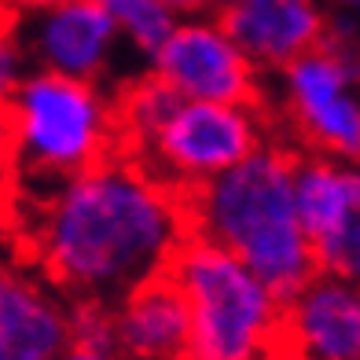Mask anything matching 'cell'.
<instances>
[{"label": "cell", "instance_id": "cell-1", "mask_svg": "<svg viewBox=\"0 0 360 360\" xmlns=\"http://www.w3.org/2000/svg\"><path fill=\"white\" fill-rule=\"evenodd\" d=\"M188 236L184 195L125 151L26 202L34 272L67 302H118L166 272Z\"/></svg>", "mask_w": 360, "mask_h": 360}, {"label": "cell", "instance_id": "cell-2", "mask_svg": "<svg viewBox=\"0 0 360 360\" xmlns=\"http://www.w3.org/2000/svg\"><path fill=\"white\" fill-rule=\"evenodd\" d=\"M188 232L250 269L276 298L316 276L294 202V151L269 140L236 169L184 195Z\"/></svg>", "mask_w": 360, "mask_h": 360}, {"label": "cell", "instance_id": "cell-3", "mask_svg": "<svg viewBox=\"0 0 360 360\" xmlns=\"http://www.w3.org/2000/svg\"><path fill=\"white\" fill-rule=\"evenodd\" d=\"M4 118L11 143L8 184L19 188L22 202L125 151L110 85L26 70L4 100Z\"/></svg>", "mask_w": 360, "mask_h": 360}, {"label": "cell", "instance_id": "cell-4", "mask_svg": "<svg viewBox=\"0 0 360 360\" xmlns=\"http://www.w3.org/2000/svg\"><path fill=\"white\" fill-rule=\"evenodd\" d=\"M166 272L188 309L184 360H280L283 298L250 269L188 236Z\"/></svg>", "mask_w": 360, "mask_h": 360}, {"label": "cell", "instance_id": "cell-5", "mask_svg": "<svg viewBox=\"0 0 360 360\" xmlns=\"http://www.w3.org/2000/svg\"><path fill=\"white\" fill-rule=\"evenodd\" d=\"M276 110L298 155L360 162V48L323 41L276 74Z\"/></svg>", "mask_w": 360, "mask_h": 360}, {"label": "cell", "instance_id": "cell-6", "mask_svg": "<svg viewBox=\"0 0 360 360\" xmlns=\"http://www.w3.org/2000/svg\"><path fill=\"white\" fill-rule=\"evenodd\" d=\"M272 140L265 103H184L180 100L162 129L133 158L162 184L188 195L214 176L236 169Z\"/></svg>", "mask_w": 360, "mask_h": 360}, {"label": "cell", "instance_id": "cell-7", "mask_svg": "<svg viewBox=\"0 0 360 360\" xmlns=\"http://www.w3.org/2000/svg\"><path fill=\"white\" fill-rule=\"evenodd\" d=\"M147 70L184 103H261L265 96V74L210 11L180 15Z\"/></svg>", "mask_w": 360, "mask_h": 360}, {"label": "cell", "instance_id": "cell-8", "mask_svg": "<svg viewBox=\"0 0 360 360\" xmlns=\"http://www.w3.org/2000/svg\"><path fill=\"white\" fill-rule=\"evenodd\" d=\"M294 202L316 272L360 287V162L294 151Z\"/></svg>", "mask_w": 360, "mask_h": 360}, {"label": "cell", "instance_id": "cell-9", "mask_svg": "<svg viewBox=\"0 0 360 360\" xmlns=\"http://www.w3.org/2000/svg\"><path fill=\"white\" fill-rule=\"evenodd\" d=\"M26 70L107 85L118 74L122 41L100 0H67L59 8L11 19Z\"/></svg>", "mask_w": 360, "mask_h": 360}, {"label": "cell", "instance_id": "cell-10", "mask_svg": "<svg viewBox=\"0 0 360 360\" xmlns=\"http://www.w3.org/2000/svg\"><path fill=\"white\" fill-rule=\"evenodd\" d=\"M280 360H360V287L316 272L283 298Z\"/></svg>", "mask_w": 360, "mask_h": 360}, {"label": "cell", "instance_id": "cell-11", "mask_svg": "<svg viewBox=\"0 0 360 360\" xmlns=\"http://www.w3.org/2000/svg\"><path fill=\"white\" fill-rule=\"evenodd\" d=\"M217 19L261 74H280L327 41L331 11L323 0H239Z\"/></svg>", "mask_w": 360, "mask_h": 360}, {"label": "cell", "instance_id": "cell-12", "mask_svg": "<svg viewBox=\"0 0 360 360\" xmlns=\"http://www.w3.org/2000/svg\"><path fill=\"white\" fill-rule=\"evenodd\" d=\"M70 349V302L34 269L0 261V360H59Z\"/></svg>", "mask_w": 360, "mask_h": 360}, {"label": "cell", "instance_id": "cell-13", "mask_svg": "<svg viewBox=\"0 0 360 360\" xmlns=\"http://www.w3.org/2000/svg\"><path fill=\"white\" fill-rule=\"evenodd\" d=\"M110 342L125 360H184L188 309L169 272L151 276L110 302Z\"/></svg>", "mask_w": 360, "mask_h": 360}, {"label": "cell", "instance_id": "cell-14", "mask_svg": "<svg viewBox=\"0 0 360 360\" xmlns=\"http://www.w3.org/2000/svg\"><path fill=\"white\" fill-rule=\"evenodd\" d=\"M176 103L180 100L151 70L122 81V89L114 92V107H118V129H122L125 155L140 151V147L162 129V122L173 114Z\"/></svg>", "mask_w": 360, "mask_h": 360}, {"label": "cell", "instance_id": "cell-15", "mask_svg": "<svg viewBox=\"0 0 360 360\" xmlns=\"http://www.w3.org/2000/svg\"><path fill=\"white\" fill-rule=\"evenodd\" d=\"M100 4H103L122 48L143 63L155 59V52L166 44L173 26L180 22V11L169 8L166 0H100Z\"/></svg>", "mask_w": 360, "mask_h": 360}, {"label": "cell", "instance_id": "cell-16", "mask_svg": "<svg viewBox=\"0 0 360 360\" xmlns=\"http://www.w3.org/2000/svg\"><path fill=\"white\" fill-rule=\"evenodd\" d=\"M22 74H26V59L19 52V41H15L11 15H0V107H4V100L19 85Z\"/></svg>", "mask_w": 360, "mask_h": 360}, {"label": "cell", "instance_id": "cell-17", "mask_svg": "<svg viewBox=\"0 0 360 360\" xmlns=\"http://www.w3.org/2000/svg\"><path fill=\"white\" fill-rule=\"evenodd\" d=\"M323 4H327V11H331L327 34L360 44V0H323Z\"/></svg>", "mask_w": 360, "mask_h": 360}, {"label": "cell", "instance_id": "cell-18", "mask_svg": "<svg viewBox=\"0 0 360 360\" xmlns=\"http://www.w3.org/2000/svg\"><path fill=\"white\" fill-rule=\"evenodd\" d=\"M59 360H125V356L114 346H77V342H70V349Z\"/></svg>", "mask_w": 360, "mask_h": 360}, {"label": "cell", "instance_id": "cell-19", "mask_svg": "<svg viewBox=\"0 0 360 360\" xmlns=\"http://www.w3.org/2000/svg\"><path fill=\"white\" fill-rule=\"evenodd\" d=\"M59 4H67V0H0V8H4L11 19H22V15H37V11L59 8Z\"/></svg>", "mask_w": 360, "mask_h": 360}, {"label": "cell", "instance_id": "cell-20", "mask_svg": "<svg viewBox=\"0 0 360 360\" xmlns=\"http://www.w3.org/2000/svg\"><path fill=\"white\" fill-rule=\"evenodd\" d=\"M8 166H11V143H8V118L0 107V184L8 180Z\"/></svg>", "mask_w": 360, "mask_h": 360}, {"label": "cell", "instance_id": "cell-21", "mask_svg": "<svg viewBox=\"0 0 360 360\" xmlns=\"http://www.w3.org/2000/svg\"><path fill=\"white\" fill-rule=\"evenodd\" d=\"M169 8H176L180 15H195V11H202V0H166Z\"/></svg>", "mask_w": 360, "mask_h": 360}, {"label": "cell", "instance_id": "cell-22", "mask_svg": "<svg viewBox=\"0 0 360 360\" xmlns=\"http://www.w3.org/2000/svg\"><path fill=\"white\" fill-rule=\"evenodd\" d=\"M239 0H202V11H210V15H224L228 8H236Z\"/></svg>", "mask_w": 360, "mask_h": 360}]
</instances>
